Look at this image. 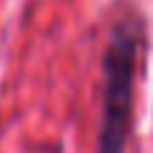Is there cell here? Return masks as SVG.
<instances>
[{
	"label": "cell",
	"mask_w": 153,
	"mask_h": 153,
	"mask_svg": "<svg viewBox=\"0 0 153 153\" xmlns=\"http://www.w3.org/2000/svg\"><path fill=\"white\" fill-rule=\"evenodd\" d=\"M148 48V28L139 11L114 23L102 54V128L97 153H125L131 139L133 79Z\"/></svg>",
	"instance_id": "cell-1"
}]
</instances>
